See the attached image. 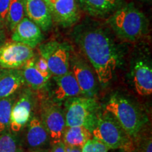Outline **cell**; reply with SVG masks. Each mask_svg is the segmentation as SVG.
Wrapping results in <instances>:
<instances>
[{"instance_id":"6da1fadb","label":"cell","mask_w":152,"mask_h":152,"mask_svg":"<svg viewBox=\"0 0 152 152\" xmlns=\"http://www.w3.org/2000/svg\"><path fill=\"white\" fill-rule=\"evenodd\" d=\"M72 38L90 63L102 86L113 80L123 58V52L107 27L92 20L76 26Z\"/></svg>"},{"instance_id":"7a4b0ae2","label":"cell","mask_w":152,"mask_h":152,"mask_svg":"<svg viewBox=\"0 0 152 152\" xmlns=\"http://www.w3.org/2000/svg\"><path fill=\"white\" fill-rule=\"evenodd\" d=\"M106 23L121 40L136 42L149 31V20L133 2L125 4L106 18Z\"/></svg>"},{"instance_id":"3957f363","label":"cell","mask_w":152,"mask_h":152,"mask_svg":"<svg viewBox=\"0 0 152 152\" xmlns=\"http://www.w3.org/2000/svg\"><path fill=\"white\" fill-rule=\"evenodd\" d=\"M105 111L115 118L133 140L142 132L148 122V117L141 108L129 99L118 94L110 97L105 105Z\"/></svg>"},{"instance_id":"277c9868","label":"cell","mask_w":152,"mask_h":152,"mask_svg":"<svg viewBox=\"0 0 152 152\" xmlns=\"http://www.w3.org/2000/svg\"><path fill=\"white\" fill-rule=\"evenodd\" d=\"M93 137L105 144L109 149L133 152L134 140L127 134L111 113L99 111L92 132Z\"/></svg>"},{"instance_id":"5b68a950","label":"cell","mask_w":152,"mask_h":152,"mask_svg":"<svg viewBox=\"0 0 152 152\" xmlns=\"http://www.w3.org/2000/svg\"><path fill=\"white\" fill-rule=\"evenodd\" d=\"M65 106L64 115L66 127L83 126L92 132L99 111L96 99L75 96L66 100Z\"/></svg>"},{"instance_id":"8992f818","label":"cell","mask_w":152,"mask_h":152,"mask_svg":"<svg viewBox=\"0 0 152 152\" xmlns=\"http://www.w3.org/2000/svg\"><path fill=\"white\" fill-rule=\"evenodd\" d=\"M38 52L39 56L46 61L52 75H62L70 71L72 47L67 42L52 40L40 44Z\"/></svg>"},{"instance_id":"52a82bcc","label":"cell","mask_w":152,"mask_h":152,"mask_svg":"<svg viewBox=\"0 0 152 152\" xmlns=\"http://www.w3.org/2000/svg\"><path fill=\"white\" fill-rule=\"evenodd\" d=\"M53 22L63 28L75 26L81 17L77 0H44Z\"/></svg>"},{"instance_id":"ba28073f","label":"cell","mask_w":152,"mask_h":152,"mask_svg":"<svg viewBox=\"0 0 152 152\" xmlns=\"http://www.w3.org/2000/svg\"><path fill=\"white\" fill-rule=\"evenodd\" d=\"M34 49L14 41H7L0 47V67L4 69H20L35 56Z\"/></svg>"},{"instance_id":"9c48e42d","label":"cell","mask_w":152,"mask_h":152,"mask_svg":"<svg viewBox=\"0 0 152 152\" xmlns=\"http://www.w3.org/2000/svg\"><path fill=\"white\" fill-rule=\"evenodd\" d=\"M41 121L48 132L52 145L62 142L66 128L64 112L54 102H48L42 106Z\"/></svg>"},{"instance_id":"30bf717a","label":"cell","mask_w":152,"mask_h":152,"mask_svg":"<svg viewBox=\"0 0 152 152\" xmlns=\"http://www.w3.org/2000/svg\"><path fill=\"white\" fill-rule=\"evenodd\" d=\"M70 66L81 94L87 97H94L97 92V82L92 68L84 58L75 53L71 54Z\"/></svg>"},{"instance_id":"8fae6325","label":"cell","mask_w":152,"mask_h":152,"mask_svg":"<svg viewBox=\"0 0 152 152\" xmlns=\"http://www.w3.org/2000/svg\"><path fill=\"white\" fill-rule=\"evenodd\" d=\"M35 96L30 88L23 89L17 96L11 111L10 128L11 132H18L31 118Z\"/></svg>"},{"instance_id":"7c38bea8","label":"cell","mask_w":152,"mask_h":152,"mask_svg":"<svg viewBox=\"0 0 152 152\" xmlns=\"http://www.w3.org/2000/svg\"><path fill=\"white\" fill-rule=\"evenodd\" d=\"M131 77L134 90L140 96L152 93V67L151 61L145 57H138L131 67Z\"/></svg>"},{"instance_id":"4fadbf2b","label":"cell","mask_w":152,"mask_h":152,"mask_svg":"<svg viewBox=\"0 0 152 152\" xmlns=\"http://www.w3.org/2000/svg\"><path fill=\"white\" fill-rule=\"evenodd\" d=\"M11 33V40L23 44L32 49L39 46L44 39L42 30L28 17H24Z\"/></svg>"},{"instance_id":"5bb4252c","label":"cell","mask_w":152,"mask_h":152,"mask_svg":"<svg viewBox=\"0 0 152 152\" xmlns=\"http://www.w3.org/2000/svg\"><path fill=\"white\" fill-rule=\"evenodd\" d=\"M80 10L91 17L108 18L125 4L123 0H77Z\"/></svg>"},{"instance_id":"9a60e30c","label":"cell","mask_w":152,"mask_h":152,"mask_svg":"<svg viewBox=\"0 0 152 152\" xmlns=\"http://www.w3.org/2000/svg\"><path fill=\"white\" fill-rule=\"evenodd\" d=\"M54 87L52 91L53 102L57 103L81 95L80 87L71 71L62 75L54 76Z\"/></svg>"},{"instance_id":"2e32d148","label":"cell","mask_w":152,"mask_h":152,"mask_svg":"<svg viewBox=\"0 0 152 152\" xmlns=\"http://www.w3.org/2000/svg\"><path fill=\"white\" fill-rule=\"evenodd\" d=\"M25 12L30 20L39 26L42 31L52 28L53 20L44 0H24Z\"/></svg>"},{"instance_id":"e0dca14e","label":"cell","mask_w":152,"mask_h":152,"mask_svg":"<svg viewBox=\"0 0 152 152\" xmlns=\"http://www.w3.org/2000/svg\"><path fill=\"white\" fill-rule=\"evenodd\" d=\"M26 140L28 147L34 149L45 147L50 142L48 132L39 118H32L28 123Z\"/></svg>"},{"instance_id":"ac0fdd59","label":"cell","mask_w":152,"mask_h":152,"mask_svg":"<svg viewBox=\"0 0 152 152\" xmlns=\"http://www.w3.org/2000/svg\"><path fill=\"white\" fill-rule=\"evenodd\" d=\"M20 70L24 78L25 84L34 90L42 89L52 77L45 75L38 70L35 65V56L28 60Z\"/></svg>"},{"instance_id":"d6986e66","label":"cell","mask_w":152,"mask_h":152,"mask_svg":"<svg viewBox=\"0 0 152 152\" xmlns=\"http://www.w3.org/2000/svg\"><path fill=\"white\" fill-rule=\"evenodd\" d=\"M24 85L26 84L21 70H7L0 78V99L16 94Z\"/></svg>"},{"instance_id":"ffe728a7","label":"cell","mask_w":152,"mask_h":152,"mask_svg":"<svg viewBox=\"0 0 152 152\" xmlns=\"http://www.w3.org/2000/svg\"><path fill=\"white\" fill-rule=\"evenodd\" d=\"M93 137L92 132L83 126L66 127L62 142L66 147L83 148L89 140Z\"/></svg>"},{"instance_id":"44dd1931","label":"cell","mask_w":152,"mask_h":152,"mask_svg":"<svg viewBox=\"0 0 152 152\" xmlns=\"http://www.w3.org/2000/svg\"><path fill=\"white\" fill-rule=\"evenodd\" d=\"M25 15L24 0H11L5 21L7 30L12 33L15 27L24 18Z\"/></svg>"},{"instance_id":"7402d4cb","label":"cell","mask_w":152,"mask_h":152,"mask_svg":"<svg viewBox=\"0 0 152 152\" xmlns=\"http://www.w3.org/2000/svg\"><path fill=\"white\" fill-rule=\"evenodd\" d=\"M17 98L16 94L0 99V133L9 128L11 111Z\"/></svg>"},{"instance_id":"603a6c76","label":"cell","mask_w":152,"mask_h":152,"mask_svg":"<svg viewBox=\"0 0 152 152\" xmlns=\"http://www.w3.org/2000/svg\"><path fill=\"white\" fill-rule=\"evenodd\" d=\"M19 139L14 132L5 131L0 135V152H21Z\"/></svg>"},{"instance_id":"cb8c5ba5","label":"cell","mask_w":152,"mask_h":152,"mask_svg":"<svg viewBox=\"0 0 152 152\" xmlns=\"http://www.w3.org/2000/svg\"><path fill=\"white\" fill-rule=\"evenodd\" d=\"M133 152H152L151 134H143L142 132L134 139Z\"/></svg>"},{"instance_id":"d4e9b609","label":"cell","mask_w":152,"mask_h":152,"mask_svg":"<svg viewBox=\"0 0 152 152\" xmlns=\"http://www.w3.org/2000/svg\"><path fill=\"white\" fill-rule=\"evenodd\" d=\"M109 149L95 138L89 140L82 148V152H108Z\"/></svg>"},{"instance_id":"484cf974","label":"cell","mask_w":152,"mask_h":152,"mask_svg":"<svg viewBox=\"0 0 152 152\" xmlns=\"http://www.w3.org/2000/svg\"><path fill=\"white\" fill-rule=\"evenodd\" d=\"M35 65L38 68V70H39L40 72H42V73L45 74V75L52 76V73H50V71H49L46 61L43 58H42L40 56H37V57L35 56Z\"/></svg>"},{"instance_id":"4316f807","label":"cell","mask_w":152,"mask_h":152,"mask_svg":"<svg viewBox=\"0 0 152 152\" xmlns=\"http://www.w3.org/2000/svg\"><path fill=\"white\" fill-rule=\"evenodd\" d=\"M11 0H0V20L6 21Z\"/></svg>"},{"instance_id":"83f0119b","label":"cell","mask_w":152,"mask_h":152,"mask_svg":"<svg viewBox=\"0 0 152 152\" xmlns=\"http://www.w3.org/2000/svg\"><path fill=\"white\" fill-rule=\"evenodd\" d=\"M7 30L5 23L0 20V47L7 41Z\"/></svg>"},{"instance_id":"f1b7e54d","label":"cell","mask_w":152,"mask_h":152,"mask_svg":"<svg viewBox=\"0 0 152 152\" xmlns=\"http://www.w3.org/2000/svg\"><path fill=\"white\" fill-rule=\"evenodd\" d=\"M50 152H66V146L62 142L54 144Z\"/></svg>"},{"instance_id":"f546056e","label":"cell","mask_w":152,"mask_h":152,"mask_svg":"<svg viewBox=\"0 0 152 152\" xmlns=\"http://www.w3.org/2000/svg\"><path fill=\"white\" fill-rule=\"evenodd\" d=\"M66 152H82L81 148L66 147Z\"/></svg>"},{"instance_id":"4dcf8cb0","label":"cell","mask_w":152,"mask_h":152,"mask_svg":"<svg viewBox=\"0 0 152 152\" xmlns=\"http://www.w3.org/2000/svg\"><path fill=\"white\" fill-rule=\"evenodd\" d=\"M7 71V69H4V68L0 67V78H1L2 76L6 73V72Z\"/></svg>"},{"instance_id":"1f68e13d","label":"cell","mask_w":152,"mask_h":152,"mask_svg":"<svg viewBox=\"0 0 152 152\" xmlns=\"http://www.w3.org/2000/svg\"><path fill=\"white\" fill-rule=\"evenodd\" d=\"M142 1H151V0H142Z\"/></svg>"},{"instance_id":"d6a6232c","label":"cell","mask_w":152,"mask_h":152,"mask_svg":"<svg viewBox=\"0 0 152 152\" xmlns=\"http://www.w3.org/2000/svg\"><path fill=\"white\" fill-rule=\"evenodd\" d=\"M31 152H39V151H31Z\"/></svg>"},{"instance_id":"836d02e7","label":"cell","mask_w":152,"mask_h":152,"mask_svg":"<svg viewBox=\"0 0 152 152\" xmlns=\"http://www.w3.org/2000/svg\"><path fill=\"white\" fill-rule=\"evenodd\" d=\"M118 152H125V151H121V150H120V151H119Z\"/></svg>"},{"instance_id":"e575fe53","label":"cell","mask_w":152,"mask_h":152,"mask_svg":"<svg viewBox=\"0 0 152 152\" xmlns=\"http://www.w3.org/2000/svg\"><path fill=\"white\" fill-rule=\"evenodd\" d=\"M21 152H22V151H21Z\"/></svg>"}]
</instances>
